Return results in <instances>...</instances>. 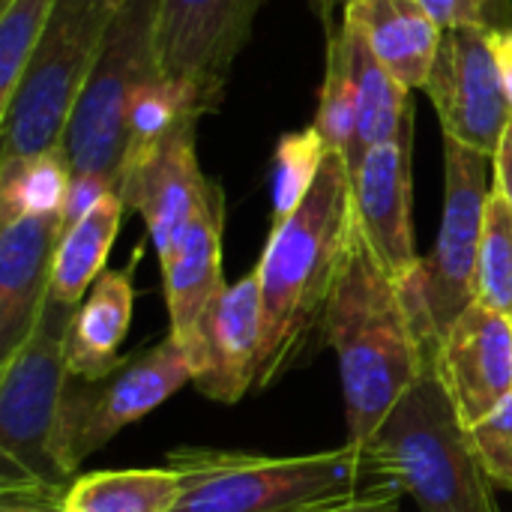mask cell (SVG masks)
Returning a JSON list of instances; mask_svg holds the SVG:
<instances>
[{
    "instance_id": "44dd1931",
    "label": "cell",
    "mask_w": 512,
    "mask_h": 512,
    "mask_svg": "<svg viewBox=\"0 0 512 512\" xmlns=\"http://www.w3.org/2000/svg\"><path fill=\"white\" fill-rule=\"evenodd\" d=\"M345 45H348V57H351V69H354V87H357V150L360 159L369 147L393 141L399 135H405L411 129V90H405L372 54V48L366 45L363 33L357 30L354 21L342 18L339 27ZM360 165V162H357Z\"/></svg>"
},
{
    "instance_id": "4fadbf2b",
    "label": "cell",
    "mask_w": 512,
    "mask_h": 512,
    "mask_svg": "<svg viewBox=\"0 0 512 512\" xmlns=\"http://www.w3.org/2000/svg\"><path fill=\"white\" fill-rule=\"evenodd\" d=\"M432 366L462 423L474 429L512 396V315L477 300L444 333Z\"/></svg>"
},
{
    "instance_id": "52a82bcc",
    "label": "cell",
    "mask_w": 512,
    "mask_h": 512,
    "mask_svg": "<svg viewBox=\"0 0 512 512\" xmlns=\"http://www.w3.org/2000/svg\"><path fill=\"white\" fill-rule=\"evenodd\" d=\"M159 75V0H120L60 141L75 174L105 177L117 192L132 102Z\"/></svg>"
},
{
    "instance_id": "5bb4252c",
    "label": "cell",
    "mask_w": 512,
    "mask_h": 512,
    "mask_svg": "<svg viewBox=\"0 0 512 512\" xmlns=\"http://www.w3.org/2000/svg\"><path fill=\"white\" fill-rule=\"evenodd\" d=\"M192 384L219 405H237L258 387L261 369V285L258 273H246L213 300L186 345Z\"/></svg>"
},
{
    "instance_id": "30bf717a",
    "label": "cell",
    "mask_w": 512,
    "mask_h": 512,
    "mask_svg": "<svg viewBox=\"0 0 512 512\" xmlns=\"http://www.w3.org/2000/svg\"><path fill=\"white\" fill-rule=\"evenodd\" d=\"M267 0H159V69L219 108Z\"/></svg>"
},
{
    "instance_id": "9c48e42d",
    "label": "cell",
    "mask_w": 512,
    "mask_h": 512,
    "mask_svg": "<svg viewBox=\"0 0 512 512\" xmlns=\"http://www.w3.org/2000/svg\"><path fill=\"white\" fill-rule=\"evenodd\" d=\"M492 195V159L444 138V216L435 249L405 285L435 348L477 303V258Z\"/></svg>"
},
{
    "instance_id": "ba28073f",
    "label": "cell",
    "mask_w": 512,
    "mask_h": 512,
    "mask_svg": "<svg viewBox=\"0 0 512 512\" xmlns=\"http://www.w3.org/2000/svg\"><path fill=\"white\" fill-rule=\"evenodd\" d=\"M186 384H192V363L171 333L123 357V363L102 378H78L69 372L54 435L60 471L75 480V471L93 453L111 444L123 429L141 423Z\"/></svg>"
},
{
    "instance_id": "ffe728a7",
    "label": "cell",
    "mask_w": 512,
    "mask_h": 512,
    "mask_svg": "<svg viewBox=\"0 0 512 512\" xmlns=\"http://www.w3.org/2000/svg\"><path fill=\"white\" fill-rule=\"evenodd\" d=\"M126 210V201L117 192H108L75 225L63 228L51 270V300L78 306L87 297L93 282L108 270L105 264L123 228Z\"/></svg>"
},
{
    "instance_id": "4dcf8cb0",
    "label": "cell",
    "mask_w": 512,
    "mask_h": 512,
    "mask_svg": "<svg viewBox=\"0 0 512 512\" xmlns=\"http://www.w3.org/2000/svg\"><path fill=\"white\" fill-rule=\"evenodd\" d=\"M108 192H114V186L105 180V177H96V174H75L72 177V189H69V198H66V207H63V228L75 225L93 204H99Z\"/></svg>"
},
{
    "instance_id": "ac0fdd59",
    "label": "cell",
    "mask_w": 512,
    "mask_h": 512,
    "mask_svg": "<svg viewBox=\"0 0 512 512\" xmlns=\"http://www.w3.org/2000/svg\"><path fill=\"white\" fill-rule=\"evenodd\" d=\"M345 18L357 24L378 63L405 90L414 93L429 84L444 27L420 0H351Z\"/></svg>"
},
{
    "instance_id": "83f0119b",
    "label": "cell",
    "mask_w": 512,
    "mask_h": 512,
    "mask_svg": "<svg viewBox=\"0 0 512 512\" xmlns=\"http://www.w3.org/2000/svg\"><path fill=\"white\" fill-rule=\"evenodd\" d=\"M471 438L495 489L512 492V396L471 429Z\"/></svg>"
},
{
    "instance_id": "e575fe53",
    "label": "cell",
    "mask_w": 512,
    "mask_h": 512,
    "mask_svg": "<svg viewBox=\"0 0 512 512\" xmlns=\"http://www.w3.org/2000/svg\"><path fill=\"white\" fill-rule=\"evenodd\" d=\"M321 27H324V36L336 33L342 27V18H345V9L351 6V0H309Z\"/></svg>"
},
{
    "instance_id": "6da1fadb",
    "label": "cell",
    "mask_w": 512,
    "mask_h": 512,
    "mask_svg": "<svg viewBox=\"0 0 512 512\" xmlns=\"http://www.w3.org/2000/svg\"><path fill=\"white\" fill-rule=\"evenodd\" d=\"M354 180L339 153H327L306 201L279 225L255 267L261 285L258 390L273 387L306 360L312 336L324 333L333 285L354 237Z\"/></svg>"
},
{
    "instance_id": "484cf974",
    "label": "cell",
    "mask_w": 512,
    "mask_h": 512,
    "mask_svg": "<svg viewBox=\"0 0 512 512\" xmlns=\"http://www.w3.org/2000/svg\"><path fill=\"white\" fill-rule=\"evenodd\" d=\"M477 300L512 315V207L492 186L477 258Z\"/></svg>"
},
{
    "instance_id": "4316f807",
    "label": "cell",
    "mask_w": 512,
    "mask_h": 512,
    "mask_svg": "<svg viewBox=\"0 0 512 512\" xmlns=\"http://www.w3.org/2000/svg\"><path fill=\"white\" fill-rule=\"evenodd\" d=\"M57 0H9L0 6V108L15 93Z\"/></svg>"
},
{
    "instance_id": "836d02e7",
    "label": "cell",
    "mask_w": 512,
    "mask_h": 512,
    "mask_svg": "<svg viewBox=\"0 0 512 512\" xmlns=\"http://www.w3.org/2000/svg\"><path fill=\"white\" fill-rule=\"evenodd\" d=\"M492 51H495V63H498V72H501L504 93H507L512 105V27L492 30Z\"/></svg>"
},
{
    "instance_id": "d4e9b609",
    "label": "cell",
    "mask_w": 512,
    "mask_h": 512,
    "mask_svg": "<svg viewBox=\"0 0 512 512\" xmlns=\"http://www.w3.org/2000/svg\"><path fill=\"white\" fill-rule=\"evenodd\" d=\"M327 144L315 126L285 132L273 153L270 174V201H273V225L285 222L309 195L318 180V171L327 159Z\"/></svg>"
},
{
    "instance_id": "8992f818",
    "label": "cell",
    "mask_w": 512,
    "mask_h": 512,
    "mask_svg": "<svg viewBox=\"0 0 512 512\" xmlns=\"http://www.w3.org/2000/svg\"><path fill=\"white\" fill-rule=\"evenodd\" d=\"M120 0H57L27 69L0 108V162L60 147Z\"/></svg>"
},
{
    "instance_id": "d6a6232c",
    "label": "cell",
    "mask_w": 512,
    "mask_h": 512,
    "mask_svg": "<svg viewBox=\"0 0 512 512\" xmlns=\"http://www.w3.org/2000/svg\"><path fill=\"white\" fill-rule=\"evenodd\" d=\"M492 186L507 198V204L512 207V126L507 138L501 141L495 159H492Z\"/></svg>"
},
{
    "instance_id": "f546056e",
    "label": "cell",
    "mask_w": 512,
    "mask_h": 512,
    "mask_svg": "<svg viewBox=\"0 0 512 512\" xmlns=\"http://www.w3.org/2000/svg\"><path fill=\"white\" fill-rule=\"evenodd\" d=\"M399 492L387 483L381 486H369L363 492H354L348 498H339V501H330L324 507H315V510L306 512H402L399 507Z\"/></svg>"
},
{
    "instance_id": "cb8c5ba5",
    "label": "cell",
    "mask_w": 512,
    "mask_h": 512,
    "mask_svg": "<svg viewBox=\"0 0 512 512\" xmlns=\"http://www.w3.org/2000/svg\"><path fill=\"white\" fill-rule=\"evenodd\" d=\"M312 126L324 138L327 150L339 153L348 162V168L354 171L360 162V150H357V87H354V69H351L348 45H345L339 30L327 36V63H324L318 114H315Z\"/></svg>"
},
{
    "instance_id": "d590c367",
    "label": "cell",
    "mask_w": 512,
    "mask_h": 512,
    "mask_svg": "<svg viewBox=\"0 0 512 512\" xmlns=\"http://www.w3.org/2000/svg\"><path fill=\"white\" fill-rule=\"evenodd\" d=\"M6 3H9V0H0V6H6Z\"/></svg>"
},
{
    "instance_id": "e0dca14e",
    "label": "cell",
    "mask_w": 512,
    "mask_h": 512,
    "mask_svg": "<svg viewBox=\"0 0 512 512\" xmlns=\"http://www.w3.org/2000/svg\"><path fill=\"white\" fill-rule=\"evenodd\" d=\"M222 225H225V195L222 186L210 204L195 216L186 237L168 264H162L165 306H168V333L186 348L213 306L225 291L222 276Z\"/></svg>"
},
{
    "instance_id": "7402d4cb",
    "label": "cell",
    "mask_w": 512,
    "mask_h": 512,
    "mask_svg": "<svg viewBox=\"0 0 512 512\" xmlns=\"http://www.w3.org/2000/svg\"><path fill=\"white\" fill-rule=\"evenodd\" d=\"M180 477L174 468L90 471L69 483L63 504L69 512H174Z\"/></svg>"
},
{
    "instance_id": "5b68a950",
    "label": "cell",
    "mask_w": 512,
    "mask_h": 512,
    "mask_svg": "<svg viewBox=\"0 0 512 512\" xmlns=\"http://www.w3.org/2000/svg\"><path fill=\"white\" fill-rule=\"evenodd\" d=\"M75 309L48 297L27 339L0 360V495H66L72 483L54 459V435Z\"/></svg>"
},
{
    "instance_id": "f1b7e54d",
    "label": "cell",
    "mask_w": 512,
    "mask_h": 512,
    "mask_svg": "<svg viewBox=\"0 0 512 512\" xmlns=\"http://www.w3.org/2000/svg\"><path fill=\"white\" fill-rule=\"evenodd\" d=\"M432 18L447 27H483L504 30L512 27V0H420Z\"/></svg>"
},
{
    "instance_id": "277c9868",
    "label": "cell",
    "mask_w": 512,
    "mask_h": 512,
    "mask_svg": "<svg viewBox=\"0 0 512 512\" xmlns=\"http://www.w3.org/2000/svg\"><path fill=\"white\" fill-rule=\"evenodd\" d=\"M165 465L180 477L174 512H306L384 483L351 444L309 456L180 447Z\"/></svg>"
},
{
    "instance_id": "9a60e30c",
    "label": "cell",
    "mask_w": 512,
    "mask_h": 512,
    "mask_svg": "<svg viewBox=\"0 0 512 512\" xmlns=\"http://www.w3.org/2000/svg\"><path fill=\"white\" fill-rule=\"evenodd\" d=\"M354 219L393 279L408 282L420 264L411 219V129L375 144L351 171Z\"/></svg>"
},
{
    "instance_id": "d6986e66",
    "label": "cell",
    "mask_w": 512,
    "mask_h": 512,
    "mask_svg": "<svg viewBox=\"0 0 512 512\" xmlns=\"http://www.w3.org/2000/svg\"><path fill=\"white\" fill-rule=\"evenodd\" d=\"M138 258L141 249L132 255V261L123 270H105L93 282L87 297L78 303L66 339V360L72 375L102 378L123 363L120 345L132 324Z\"/></svg>"
},
{
    "instance_id": "8fae6325",
    "label": "cell",
    "mask_w": 512,
    "mask_h": 512,
    "mask_svg": "<svg viewBox=\"0 0 512 512\" xmlns=\"http://www.w3.org/2000/svg\"><path fill=\"white\" fill-rule=\"evenodd\" d=\"M444 138L495 159L512 126V105L492 51V30L447 27L429 84Z\"/></svg>"
},
{
    "instance_id": "7a4b0ae2",
    "label": "cell",
    "mask_w": 512,
    "mask_h": 512,
    "mask_svg": "<svg viewBox=\"0 0 512 512\" xmlns=\"http://www.w3.org/2000/svg\"><path fill=\"white\" fill-rule=\"evenodd\" d=\"M324 336L336 351L351 447H366L387 411L420 378L435 354L405 285L378 261L354 228L330 294Z\"/></svg>"
},
{
    "instance_id": "3957f363",
    "label": "cell",
    "mask_w": 512,
    "mask_h": 512,
    "mask_svg": "<svg viewBox=\"0 0 512 512\" xmlns=\"http://www.w3.org/2000/svg\"><path fill=\"white\" fill-rule=\"evenodd\" d=\"M363 453L375 474L420 512H501L471 429L453 408L432 360L387 411Z\"/></svg>"
},
{
    "instance_id": "603a6c76",
    "label": "cell",
    "mask_w": 512,
    "mask_h": 512,
    "mask_svg": "<svg viewBox=\"0 0 512 512\" xmlns=\"http://www.w3.org/2000/svg\"><path fill=\"white\" fill-rule=\"evenodd\" d=\"M72 177L75 171L63 144L36 156L0 162V222L15 216H63Z\"/></svg>"
},
{
    "instance_id": "7c38bea8",
    "label": "cell",
    "mask_w": 512,
    "mask_h": 512,
    "mask_svg": "<svg viewBox=\"0 0 512 512\" xmlns=\"http://www.w3.org/2000/svg\"><path fill=\"white\" fill-rule=\"evenodd\" d=\"M195 126V117L183 120L162 144L126 168L117 186L126 207L141 213L147 237L159 255V267L171 261L195 216L219 192V183L198 165Z\"/></svg>"
},
{
    "instance_id": "2e32d148",
    "label": "cell",
    "mask_w": 512,
    "mask_h": 512,
    "mask_svg": "<svg viewBox=\"0 0 512 512\" xmlns=\"http://www.w3.org/2000/svg\"><path fill=\"white\" fill-rule=\"evenodd\" d=\"M60 234V213L0 222V360L27 339L48 303Z\"/></svg>"
},
{
    "instance_id": "1f68e13d",
    "label": "cell",
    "mask_w": 512,
    "mask_h": 512,
    "mask_svg": "<svg viewBox=\"0 0 512 512\" xmlns=\"http://www.w3.org/2000/svg\"><path fill=\"white\" fill-rule=\"evenodd\" d=\"M0 512H69L63 495H3Z\"/></svg>"
}]
</instances>
